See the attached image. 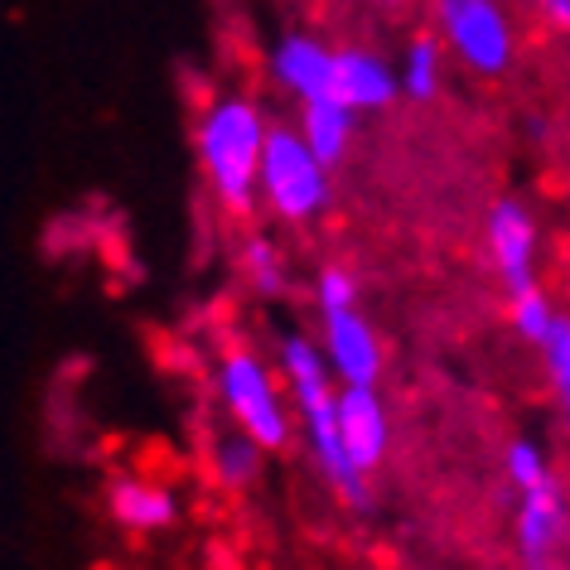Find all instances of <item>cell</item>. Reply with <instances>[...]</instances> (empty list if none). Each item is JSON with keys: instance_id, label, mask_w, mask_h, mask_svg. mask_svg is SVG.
<instances>
[{"instance_id": "12", "label": "cell", "mask_w": 570, "mask_h": 570, "mask_svg": "<svg viewBox=\"0 0 570 570\" xmlns=\"http://www.w3.org/2000/svg\"><path fill=\"white\" fill-rule=\"evenodd\" d=\"M107 512L117 527H126V532L155 537V532H169V527L179 522V498L155 479L121 474V479L107 483Z\"/></svg>"}, {"instance_id": "20", "label": "cell", "mask_w": 570, "mask_h": 570, "mask_svg": "<svg viewBox=\"0 0 570 570\" xmlns=\"http://www.w3.org/2000/svg\"><path fill=\"white\" fill-rule=\"evenodd\" d=\"M377 6H392L396 10V6H406V0H377Z\"/></svg>"}, {"instance_id": "15", "label": "cell", "mask_w": 570, "mask_h": 570, "mask_svg": "<svg viewBox=\"0 0 570 570\" xmlns=\"http://www.w3.org/2000/svg\"><path fill=\"white\" fill-rule=\"evenodd\" d=\"M237 262H242V276H247V285L262 295V301H281V295L291 291V266H285V252L276 247V237L252 233L247 242H242Z\"/></svg>"}, {"instance_id": "3", "label": "cell", "mask_w": 570, "mask_h": 570, "mask_svg": "<svg viewBox=\"0 0 570 570\" xmlns=\"http://www.w3.org/2000/svg\"><path fill=\"white\" fill-rule=\"evenodd\" d=\"M503 460H508L512 498H518V556H522V570H556L570 508L561 498V483H556V469L547 460V450H541L537 440L518 435L508 445Z\"/></svg>"}, {"instance_id": "2", "label": "cell", "mask_w": 570, "mask_h": 570, "mask_svg": "<svg viewBox=\"0 0 570 570\" xmlns=\"http://www.w3.org/2000/svg\"><path fill=\"white\" fill-rule=\"evenodd\" d=\"M266 140H271V121L252 97L223 92L198 111V126H194L198 169H204L218 208L233 213V218H247L262 204Z\"/></svg>"}, {"instance_id": "5", "label": "cell", "mask_w": 570, "mask_h": 570, "mask_svg": "<svg viewBox=\"0 0 570 570\" xmlns=\"http://www.w3.org/2000/svg\"><path fill=\"white\" fill-rule=\"evenodd\" d=\"M334 169L309 150L301 126H271L266 160H262V204L281 223H315L334 204Z\"/></svg>"}, {"instance_id": "1", "label": "cell", "mask_w": 570, "mask_h": 570, "mask_svg": "<svg viewBox=\"0 0 570 570\" xmlns=\"http://www.w3.org/2000/svg\"><path fill=\"white\" fill-rule=\"evenodd\" d=\"M281 377L295 402V416H301L309 460L320 464L324 483H330L348 508H363L367 503V469L353 464L344 431H338V387H344V382L334 377V363L320 338L285 334L281 338Z\"/></svg>"}, {"instance_id": "19", "label": "cell", "mask_w": 570, "mask_h": 570, "mask_svg": "<svg viewBox=\"0 0 570 570\" xmlns=\"http://www.w3.org/2000/svg\"><path fill=\"white\" fill-rule=\"evenodd\" d=\"M537 10L556 24V30H570V0H537Z\"/></svg>"}, {"instance_id": "13", "label": "cell", "mask_w": 570, "mask_h": 570, "mask_svg": "<svg viewBox=\"0 0 570 570\" xmlns=\"http://www.w3.org/2000/svg\"><path fill=\"white\" fill-rule=\"evenodd\" d=\"M301 136L309 140V150L320 155L324 165H344L348 160V146H353V131H358V111L344 107L338 97H315V102H301Z\"/></svg>"}, {"instance_id": "8", "label": "cell", "mask_w": 570, "mask_h": 570, "mask_svg": "<svg viewBox=\"0 0 570 570\" xmlns=\"http://www.w3.org/2000/svg\"><path fill=\"white\" fill-rule=\"evenodd\" d=\"M483 247H489V262L498 281L508 285V295L537 285V218L522 198H498L483 213Z\"/></svg>"}, {"instance_id": "10", "label": "cell", "mask_w": 570, "mask_h": 570, "mask_svg": "<svg viewBox=\"0 0 570 570\" xmlns=\"http://www.w3.org/2000/svg\"><path fill=\"white\" fill-rule=\"evenodd\" d=\"M334 97L344 107L363 111H387L402 92V68H392L382 53L373 49H338V63H334Z\"/></svg>"}, {"instance_id": "18", "label": "cell", "mask_w": 570, "mask_h": 570, "mask_svg": "<svg viewBox=\"0 0 570 570\" xmlns=\"http://www.w3.org/2000/svg\"><path fill=\"white\" fill-rule=\"evenodd\" d=\"M541 358H547V377H551V387H556V402H561L566 431H570V320L566 315L551 330L547 344H541Z\"/></svg>"}, {"instance_id": "16", "label": "cell", "mask_w": 570, "mask_h": 570, "mask_svg": "<svg viewBox=\"0 0 570 570\" xmlns=\"http://www.w3.org/2000/svg\"><path fill=\"white\" fill-rule=\"evenodd\" d=\"M262 454L266 445L262 440H252L247 431H233V435H223L218 445H213V474H218L223 489H252L256 479H262Z\"/></svg>"}, {"instance_id": "7", "label": "cell", "mask_w": 570, "mask_h": 570, "mask_svg": "<svg viewBox=\"0 0 570 570\" xmlns=\"http://www.w3.org/2000/svg\"><path fill=\"white\" fill-rule=\"evenodd\" d=\"M320 309V344L334 363V377L344 387H377L382 377V344L373 334V324L353 305H315Z\"/></svg>"}, {"instance_id": "14", "label": "cell", "mask_w": 570, "mask_h": 570, "mask_svg": "<svg viewBox=\"0 0 570 570\" xmlns=\"http://www.w3.org/2000/svg\"><path fill=\"white\" fill-rule=\"evenodd\" d=\"M445 59H450V45L440 35H416L402 53V92L411 102H435L440 88H445Z\"/></svg>"}, {"instance_id": "17", "label": "cell", "mask_w": 570, "mask_h": 570, "mask_svg": "<svg viewBox=\"0 0 570 570\" xmlns=\"http://www.w3.org/2000/svg\"><path fill=\"white\" fill-rule=\"evenodd\" d=\"M508 315H512V330H518V338H522V344H532V348L547 344L551 330L561 324V309L551 305V295L541 291V285H522V291H512Z\"/></svg>"}, {"instance_id": "11", "label": "cell", "mask_w": 570, "mask_h": 570, "mask_svg": "<svg viewBox=\"0 0 570 570\" xmlns=\"http://www.w3.org/2000/svg\"><path fill=\"white\" fill-rule=\"evenodd\" d=\"M338 431L358 469H373L387 460L392 445V421H387V402L377 387H338Z\"/></svg>"}, {"instance_id": "6", "label": "cell", "mask_w": 570, "mask_h": 570, "mask_svg": "<svg viewBox=\"0 0 570 570\" xmlns=\"http://www.w3.org/2000/svg\"><path fill=\"white\" fill-rule=\"evenodd\" d=\"M435 24L469 73L503 78L518 59V35L498 0H435Z\"/></svg>"}, {"instance_id": "4", "label": "cell", "mask_w": 570, "mask_h": 570, "mask_svg": "<svg viewBox=\"0 0 570 570\" xmlns=\"http://www.w3.org/2000/svg\"><path fill=\"white\" fill-rule=\"evenodd\" d=\"M285 377L281 367H271L262 353L247 348V344H233L213 363V392H218L223 411L233 416L237 431H247L252 440H262L266 450H285L291 445V406L285 402L291 392H281Z\"/></svg>"}, {"instance_id": "9", "label": "cell", "mask_w": 570, "mask_h": 570, "mask_svg": "<svg viewBox=\"0 0 570 570\" xmlns=\"http://www.w3.org/2000/svg\"><path fill=\"white\" fill-rule=\"evenodd\" d=\"M334 63L338 49L320 45L315 35H285L276 49H271V78H276L281 92H291L295 102H315V97L334 92Z\"/></svg>"}]
</instances>
